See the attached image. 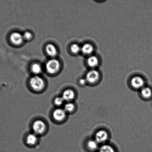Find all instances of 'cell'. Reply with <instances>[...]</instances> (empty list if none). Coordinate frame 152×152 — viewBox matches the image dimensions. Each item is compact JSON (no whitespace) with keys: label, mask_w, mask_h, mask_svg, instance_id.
<instances>
[{"label":"cell","mask_w":152,"mask_h":152,"mask_svg":"<svg viewBox=\"0 0 152 152\" xmlns=\"http://www.w3.org/2000/svg\"><path fill=\"white\" fill-rule=\"evenodd\" d=\"M60 65L59 62L55 59L49 61L46 65V70L50 74H54L59 71Z\"/></svg>","instance_id":"52a82bcc"},{"label":"cell","mask_w":152,"mask_h":152,"mask_svg":"<svg viewBox=\"0 0 152 152\" xmlns=\"http://www.w3.org/2000/svg\"><path fill=\"white\" fill-rule=\"evenodd\" d=\"M71 50L73 53H78L81 51V47L78 44H74L71 46Z\"/></svg>","instance_id":"ffe728a7"},{"label":"cell","mask_w":152,"mask_h":152,"mask_svg":"<svg viewBox=\"0 0 152 152\" xmlns=\"http://www.w3.org/2000/svg\"><path fill=\"white\" fill-rule=\"evenodd\" d=\"M109 138V134L108 131L106 129H102L96 131L93 138L99 145H101L107 143Z\"/></svg>","instance_id":"3957f363"},{"label":"cell","mask_w":152,"mask_h":152,"mask_svg":"<svg viewBox=\"0 0 152 152\" xmlns=\"http://www.w3.org/2000/svg\"><path fill=\"white\" fill-rule=\"evenodd\" d=\"M145 80L142 77L135 76L132 77L130 80V84L132 88L136 90H140L145 86Z\"/></svg>","instance_id":"8992f818"},{"label":"cell","mask_w":152,"mask_h":152,"mask_svg":"<svg viewBox=\"0 0 152 152\" xmlns=\"http://www.w3.org/2000/svg\"><path fill=\"white\" fill-rule=\"evenodd\" d=\"M79 83L80 86H84L87 84V82L86 81L85 78H81L80 79L79 81Z\"/></svg>","instance_id":"7402d4cb"},{"label":"cell","mask_w":152,"mask_h":152,"mask_svg":"<svg viewBox=\"0 0 152 152\" xmlns=\"http://www.w3.org/2000/svg\"><path fill=\"white\" fill-rule=\"evenodd\" d=\"M85 78L87 83L90 85H95L98 83L100 80L101 74L97 70L92 69L87 73Z\"/></svg>","instance_id":"277c9868"},{"label":"cell","mask_w":152,"mask_h":152,"mask_svg":"<svg viewBox=\"0 0 152 152\" xmlns=\"http://www.w3.org/2000/svg\"><path fill=\"white\" fill-rule=\"evenodd\" d=\"M46 51L47 54L50 56H54L57 54V50L54 45L51 44H49L46 46Z\"/></svg>","instance_id":"e0dca14e"},{"label":"cell","mask_w":152,"mask_h":152,"mask_svg":"<svg viewBox=\"0 0 152 152\" xmlns=\"http://www.w3.org/2000/svg\"><path fill=\"white\" fill-rule=\"evenodd\" d=\"M23 39L26 40L30 39L32 37V34L30 32H26L23 35Z\"/></svg>","instance_id":"44dd1931"},{"label":"cell","mask_w":152,"mask_h":152,"mask_svg":"<svg viewBox=\"0 0 152 152\" xmlns=\"http://www.w3.org/2000/svg\"><path fill=\"white\" fill-rule=\"evenodd\" d=\"M31 70L32 72L35 74H40L42 72V68L41 65L38 64H34L31 67Z\"/></svg>","instance_id":"d6986e66"},{"label":"cell","mask_w":152,"mask_h":152,"mask_svg":"<svg viewBox=\"0 0 152 152\" xmlns=\"http://www.w3.org/2000/svg\"><path fill=\"white\" fill-rule=\"evenodd\" d=\"M30 86L35 92H41L45 87L46 83L44 80L38 76H34L29 81Z\"/></svg>","instance_id":"6da1fadb"},{"label":"cell","mask_w":152,"mask_h":152,"mask_svg":"<svg viewBox=\"0 0 152 152\" xmlns=\"http://www.w3.org/2000/svg\"><path fill=\"white\" fill-rule=\"evenodd\" d=\"M65 101L62 96H57L54 100V104L57 108H61V107L65 104Z\"/></svg>","instance_id":"ac0fdd59"},{"label":"cell","mask_w":152,"mask_h":152,"mask_svg":"<svg viewBox=\"0 0 152 152\" xmlns=\"http://www.w3.org/2000/svg\"><path fill=\"white\" fill-rule=\"evenodd\" d=\"M23 39V36L19 33H13L10 36V41L13 44L15 45H19L21 44Z\"/></svg>","instance_id":"5bb4252c"},{"label":"cell","mask_w":152,"mask_h":152,"mask_svg":"<svg viewBox=\"0 0 152 152\" xmlns=\"http://www.w3.org/2000/svg\"><path fill=\"white\" fill-rule=\"evenodd\" d=\"M68 114L63 108H57L54 110L52 117L54 121L57 123L65 121L67 118Z\"/></svg>","instance_id":"5b68a950"},{"label":"cell","mask_w":152,"mask_h":152,"mask_svg":"<svg viewBox=\"0 0 152 152\" xmlns=\"http://www.w3.org/2000/svg\"><path fill=\"white\" fill-rule=\"evenodd\" d=\"M25 141L28 145L30 146L35 145L38 142V136L33 132L29 133L27 135Z\"/></svg>","instance_id":"30bf717a"},{"label":"cell","mask_w":152,"mask_h":152,"mask_svg":"<svg viewBox=\"0 0 152 152\" xmlns=\"http://www.w3.org/2000/svg\"><path fill=\"white\" fill-rule=\"evenodd\" d=\"M33 132L37 135L43 134L47 130V126L44 121L37 120L33 122L32 125Z\"/></svg>","instance_id":"7a4b0ae2"},{"label":"cell","mask_w":152,"mask_h":152,"mask_svg":"<svg viewBox=\"0 0 152 152\" xmlns=\"http://www.w3.org/2000/svg\"><path fill=\"white\" fill-rule=\"evenodd\" d=\"M99 59L97 56L94 55L89 56L87 60L88 66L92 69H95L99 65Z\"/></svg>","instance_id":"8fae6325"},{"label":"cell","mask_w":152,"mask_h":152,"mask_svg":"<svg viewBox=\"0 0 152 152\" xmlns=\"http://www.w3.org/2000/svg\"><path fill=\"white\" fill-rule=\"evenodd\" d=\"M85 145L87 150L92 152L97 151L100 146L94 138L88 139L86 141Z\"/></svg>","instance_id":"9c48e42d"},{"label":"cell","mask_w":152,"mask_h":152,"mask_svg":"<svg viewBox=\"0 0 152 152\" xmlns=\"http://www.w3.org/2000/svg\"><path fill=\"white\" fill-rule=\"evenodd\" d=\"M76 108V104L73 102H66L64 105L63 109L68 114L74 113Z\"/></svg>","instance_id":"2e32d148"},{"label":"cell","mask_w":152,"mask_h":152,"mask_svg":"<svg viewBox=\"0 0 152 152\" xmlns=\"http://www.w3.org/2000/svg\"><path fill=\"white\" fill-rule=\"evenodd\" d=\"M94 47L90 43H87L84 44L81 47V52L83 54L90 56H92L94 51Z\"/></svg>","instance_id":"4fadbf2b"},{"label":"cell","mask_w":152,"mask_h":152,"mask_svg":"<svg viewBox=\"0 0 152 152\" xmlns=\"http://www.w3.org/2000/svg\"><path fill=\"white\" fill-rule=\"evenodd\" d=\"M140 95L144 99L148 100L152 98V89L149 86H145L140 90Z\"/></svg>","instance_id":"7c38bea8"},{"label":"cell","mask_w":152,"mask_h":152,"mask_svg":"<svg viewBox=\"0 0 152 152\" xmlns=\"http://www.w3.org/2000/svg\"><path fill=\"white\" fill-rule=\"evenodd\" d=\"M98 152H116L115 148L112 145L108 143L102 144L100 146Z\"/></svg>","instance_id":"9a60e30c"},{"label":"cell","mask_w":152,"mask_h":152,"mask_svg":"<svg viewBox=\"0 0 152 152\" xmlns=\"http://www.w3.org/2000/svg\"><path fill=\"white\" fill-rule=\"evenodd\" d=\"M62 96L65 102H73L76 99V94L73 89H68L62 92Z\"/></svg>","instance_id":"ba28073f"}]
</instances>
